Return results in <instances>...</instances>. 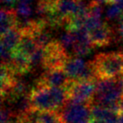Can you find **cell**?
<instances>
[{"label": "cell", "mask_w": 123, "mask_h": 123, "mask_svg": "<svg viewBox=\"0 0 123 123\" xmlns=\"http://www.w3.org/2000/svg\"><path fill=\"white\" fill-rule=\"evenodd\" d=\"M34 112L59 111L68 100L67 88L47 87L36 84L30 92Z\"/></svg>", "instance_id": "cell-1"}, {"label": "cell", "mask_w": 123, "mask_h": 123, "mask_svg": "<svg viewBox=\"0 0 123 123\" xmlns=\"http://www.w3.org/2000/svg\"><path fill=\"white\" fill-rule=\"evenodd\" d=\"M123 96V75L111 79H100L96 82L93 105L119 111V101Z\"/></svg>", "instance_id": "cell-2"}, {"label": "cell", "mask_w": 123, "mask_h": 123, "mask_svg": "<svg viewBox=\"0 0 123 123\" xmlns=\"http://www.w3.org/2000/svg\"><path fill=\"white\" fill-rule=\"evenodd\" d=\"M92 62L98 79L123 75V51L99 53Z\"/></svg>", "instance_id": "cell-3"}, {"label": "cell", "mask_w": 123, "mask_h": 123, "mask_svg": "<svg viewBox=\"0 0 123 123\" xmlns=\"http://www.w3.org/2000/svg\"><path fill=\"white\" fill-rule=\"evenodd\" d=\"M91 106L89 103H76L68 100L59 111L62 123H90L92 120Z\"/></svg>", "instance_id": "cell-4"}, {"label": "cell", "mask_w": 123, "mask_h": 123, "mask_svg": "<svg viewBox=\"0 0 123 123\" xmlns=\"http://www.w3.org/2000/svg\"><path fill=\"white\" fill-rule=\"evenodd\" d=\"M96 90V83L94 80L71 81L67 87L68 100L76 103L92 104Z\"/></svg>", "instance_id": "cell-5"}, {"label": "cell", "mask_w": 123, "mask_h": 123, "mask_svg": "<svg viewBox=\"0 0 123 123\" xmlns=\"http://www.w3.org/2000/svg\"><path fill=\"white\" fill-rule=\"evenodd\" d=\"M45 56L42 68L47 69L63 68L66 61L70 55L65 51L59 41H52L44 48Z\"/></svg>", "instance_id": "cell-6"}, {"label": "cell", "mask_w": 123, "mask_h": 123, "mask_svg": "<svg viewBox=\"0 0 123 123\" xmlns=\"http://www.w3.org/2000/svg\"><path fill=\"white\" fill-rule=\"evenodd\" d=\"M71 80L66 74L63 68L47 69L36 80V84L47 87H62L67 88L70 84Z\"/></svg>", "instance_id": "cell-7"}, {"label": "cell", "mask_w": 123, "mask_h": 123, "mask_svg": "<svg viewBox=\"0 0 123 123\" xmlns=\"http://www.w3.org/2000/svg\"><path fill=\"white\" fill-rule=\"evenodd\" d=\"M89 33L93 45L97 47L109 46L110 44H111L115 37L113 29L105 22H104L99 27L89 31Z\"/></svg>", "instance_id": "cell-8"}, {"label": "cell", "mask_w": 123, "mask_h": 123, "mask_svg": "<svg viewBox=\"0 0 123 123\" xmlns=\"http://www.w3.org/2000/svg\"><path fill=\"white\" fill-rule=\"evenodd\" d=\"M91 114L93 121H95L99 123H117L120 112L98 105L92 104Z\"/></svg>", "instance_id": "cell-9"}, {"label": "cell", "mask_w": 123, "mask_h": 123, "mask_svg": "<svg viewBox=\"0 0 123 123\" xmlns=\"http://www.w3.org/2000/svg\"><path fill=\"white\" fill-rule=\"evenodd\" d=\"M7 65L11 68V69L14 71L16 75H23L31 70L30 57L17 50L14 51L11 62Z\"/></svg>", "instance_id": "cell-10"}, {"label": "cell", "mask_w": 123, "mask_h": 123, "mask_svg": "<svg viewBox=\"0 0 123 123\" xmlns=\"http://www.w3.org/2000/svg\"><path fill=\"white\" fill-rule=\"evenodd\" d=\"M79 2V0H56L55 9L62 18L67 21L68 24L69 19L75 14Z\"/></svg>", "instance_id": "cell-11"}, {"label": "cell", "mask_w": 123, "mask_h": 123, "mask_svg": "<svg viewBox=\"0 0 123 123\" xmlns=\"http://www.w3.org/2000/svg\"><path fill=\"white\" fill-rule=\"evenodd\" d=\"M18 15L12 8H3L1 10V35L17 27Z\"/></svg>", "instance_id": "cell-12"}, {"label": "cell", "mask_w": 123, "mask_h": 123, "mask_svg": "<svg viewBox=\"0 0 123 123\" xmlns=\"http://www.w3.org/2000/svg\"><path fill=\"white\" fill-rule=\"evenodd\" d=\"M22 33L19 28L15 27L4 34L1 35V46L7 48L12 51H14L18 47Z\"/></svg>", "instance_id": "cell-13"}, {"label": "cell", "mask_w": 123, "mask_h": 123, "mask_svg": "<svg viewBox=\"0 0 123 123\" xmlns=\"http://www.w3.org/2000/svg\"><path fill=\"white\" fill-rule=\"evenodd\" d=\"M37 48L38 46L36 45V41L33 39L31 35L22 34V37H21L20 41H19L16 50L30 57Z\"/></svg>", "instance_id": "cell-14"}, {"label": "cell", "mask_w": 123, "mask_h": 123, "mask_svg": "<svg viewBox=\"0 0 123 123\" xmlns=\"http://www.w3.org/2000/svg\"><path fill=\"white\" fill-rule=\"evenodd\" d=\"M59 42L61 43L62 46L65 49V51L68 53H72L73 48L76 42L75 36H74V32L67 30V32L62 34L60 37Z\"/></svg>", "instance_id": "cell-15"}, {"label": "cell", "mask_w": 123, "mask_h": 123, "mask_svg": "<svg viewBox=\"0 0 123 123\" xmlns=\"http://www.w3.org/2000/svg\"><path fill=\"white\" fill-rule=\"evenodd\" d=\"M109 5L107 6L105 12V17L108 21H114L118 20L119 18L122 15L123 12L121 9V8L118 6L117 4L115 2L110 3L108 4Z\"/></svg>", "instance_id": "cell-16"}, {"label": "cell", "mask_w": 123, "mask_h": 123, "mask_svg": "<svg viewBox=\"0 0 123 123\" xmlns=\"http://www.w3.org/2000/svg\"><path fill=\"white\" fill-rule=\"evenodd\" d=\"M44 48L38 46V48L34 51V53L30 56V62H31V69L39 67V66L42 67L43 61H44Z\"/></svg>", "instance_id": "cell-17"}, {"label": "cell", "mask_w": 123, "mask_h": 123, "mask_svg": "<svg viewBox=\"0 0 123 123\" xmlns=\"http://www.w3.org/2000/svg\"><path fill=\"white\" fill-rule=\"evenodd\" d=\"M104 13V8L102 4L97 2L95 0H92L88 4V15L95 18H102Z\"/></svg>", "instance_id": "cell-18"}, {"label": "cell", "mask_w": 123, "mask_h": 123, "mask_svg": "<svg viewBox=\"0 0 123 123\" xmlns=\"http://www.w3.org/2000/svg\"><path fill=\"white\" fill-rule=\"evenodd\" d=\"M16 13H17L18 17L20 18H30L32 14L33 9L31 4H26V3L18 2L17 7H16Z\"/></svg>", "instance_id": "cell-19"}, {"label": "cell", "mask_w": 123, "mask_h": 123, "mask_svg": "<svg viewBox=\"0 0 123 123\" xmlns=\"http://www.w3.org/2000/svg\"><path fill=\"white\" fill-rule=\"evenodd\" d=\"M103 23H104V21H103L102 18H95L88 15V17L86 18L85 21H84V28H85L89 32V31L94 30L95 28L99 27Z\"/></svg>", "instance_id": "cell-20"}, {"label": "cell", "mask_w": 123, "mask_h": 123, "mask_svg": "<svg viewBox=\"0 0 123 123\" xmlns=\"http://www.w3.org/2000/svg\"><path fill=\"white\" fill-rule=\"evenodd\" d=\"M15 118L10 107L3 105L1 111V123H14L12 122L13 118Z\"/></svg>", "instance_id": "cell-21"}, {"label": "cell", "mask_w": 123, "mask_h": 123, "mask_svg": "<svg viewBox=\"0 0 123 123\" xmlns=\"http://www.w3.org/2000/svg\"><path fill=\"white\" fill-rule=\"evenodd\" d=\"M116 38L123 43V28H116Z\"/></svg>", "instance_id": "cell-22"}, {"label": "cell", "mask_w": 123, "mask_h": 123, "mask_svg": "<svg viewBox=\"0 0 123 123\" xmlns=\"http://www.w3.org/2000/svg\"><path fill=\"white\" fill-rule=\"evenodd\" d=\"M3 4H7V5H13L15 3L18 2V0H1Z\"/></svg>", "instance_id": "cell-23"}, {"label": "cell", "mask_w": 123, "mask_h": 123, "mask_svg": "<svg viewBox=\"0 0 123 123\" xmlns=\"http://www.w3.org/2000/svg\"><path fill=\"white\" fill-rule=\"evenodd\" d=\"M119 112L123 113V96L119 101Z\"/></svg>", "instance_id": "cell-24"}, {"label": "cell", "mask_w": 123, "mask_h": 123, "mask_svg": "<svg viewBox=\"0 0 123 123\" xmlns=\"http://www.w3.org/2000/svg\"><path fill=\"white\" fill-rule=\"evenodd\" d=\"M114 2L118 4V6L121 8V9L123 12V0H114Z\"/></svg>", "instance_id": "cell-25"}, {"label": "cell", "mask_w": 123, "mask_h": 123, "mask_svg": "<svg viewBox=\"0 0 123 123\" xmlns=\"http://www.w3.org/2000/svg\"><path fill=\"white\" fill-rule=\"evenodd\" d=\"M117 123H123V113H120L119 119H118Z\"/></svg>", "instance_id": "cell-26"}, {"label": "cell", "mask_w": 123, "mask_h": 123, "mask_svg": "<svg viewBox=\"0 0 123 123\" xmlns=\"http://www.w3.org/2000/svg\"><path fill=\"white\" fill-rule=\"evenodd\" d=\"M90 123H99V122H97V121H92Z\"/></svg>", "instance_id": "cell-27"}]
</instances>
